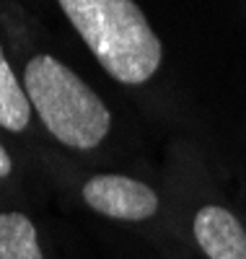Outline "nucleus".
I'll list each match as a JSON object with an SVG mask.
<instances>
[{
	"label": "nucleus",
	"mask_w": 246,
	"mask_h": 259,
	"mask_svg": "<svg viewBox=\"0 0 246 259\" xmlns=\"http://www.w3.org/2000/svg\"><path fill=\"white\" fill-rule=\"evenodd\" d=\"M24 91L55 140L75 150L99 148L109 130L106 104L60 60L36 55L24 70Z\"/></svg>",
	"instance_id": "obj_2"
},
{
	"label": "nucleus",
	"mask_w": 246,
	"mask_h": 259,
	"mask_svg": "<svg viewBox=\"0 0 246 259\" xmlns=\"http://www.w3.org/2000/svg\"><path fill=\"white\" fill-rule=\"evenodd\" d=\"M65 16L119 83L138 85L161 65V41L135 0H60Z\"/></svg>",
	"instance_id": "obj_1"
},
{
	"label": "nucleus",
	"mask_w": 246,
	"mask_h": 259,
	"mask_svg": "<svg viewBox=\"0 0 246 259\" xmlns=\"http://www.w3.org/2000/svg\"><path fill=\"white\" fill-rule=\"evenodd\" d=\"M192 236L208 259H246V228L226 205H199Z\"/></svg>",
	"instance_id": "obj_4"
},
{
	"label": "nucleus",
	"mask_w": 246,
	"mask_h": 259,
	"mask_svg": "<svg viewBox=\"0 0 246 259\" xmlns=\"http://www.w3.org/2000/svg\"><path fill=\"white\" fill-rule=\"evenodd\" d=\"M80 194L94 212L122 223H145L161 210L158 192L125 174H96L86 179Z\"/></svg>",
	"instance_id": "obj_3"
},
{
	"label": "nucleus",
	"mask_w": 246,
	"mask_h": 259,
	"mask_svg": "<svg viewBox=\"0 0 246 259\" xmlns=\"http://www.w3.org/2000/svg\"><path fill=\"white\" fill-rule=\"evenodd\" d=\"M11 171H13V161H11V156H8V150L0 145V179L11 177Z\"/></svg>",
	"instance_id": "obj_7"
},
{
	"label": "nucleus",
	"mask_w": 246,
	"mask_h": 259,
	"mask_svg": "<svg viewBox=\"0 0 246 259\" xmlns=\"http://www.w3.org/2000/svg\"><path fill=\"white\" fill-rule=\"evenodd\" d=\"M31 122V101L0 47V127L8 133H24Z\"/></svg>",
	"instance_id": "obj_5"
},
{
	"label": "nucleus",
	"mask_w": 246,
	"mask_h": 259,
	"mask_svg": "<svg viewBox=\"0 0 246 259\" xmlns=\"http://www.w3.org/2000/svg\"><path fill=\"white\" fill-rule=\"evenodd\" d=\"M0 259H44L34 223L24 212H0Z\"/></svg>",
	"instance_id": "obj_6"
}]
</instances>
